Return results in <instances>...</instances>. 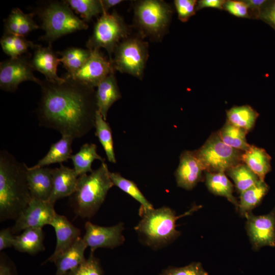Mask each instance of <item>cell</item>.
Instances as JSON below:
<instances>
[{
	"mask_svg": "<svg viewBox=\"0 0 275 275\" xmlns=\"http://www.w3.org/2000/svg\"><path fill=\"white\" fill-rule=\"evenodd\" d=\"M172 9L161 0L139 1L134 6V22L139 35L160 41L168 31Z\"/></svg>",
	"mask_w": 275,
	"mask_h": 275,
	"instance_id": "cell-6",
	"label": "cell"
},
{
	"mask_svg": "<svg viewBox=\"0 0 275 275\" xmlns=\"http://www.w3.org/2000/svg\"><path fill=\"white\" fill-rule=\"evenodd\" d=\"M241 159L262 180L271 171V157L263 148L250 145L243 152Z\"/></svg>",
	"mask_w": 275,
	"mask_h": 275,
	"instance_id": "cell-23",
	"label": "cell"
},
{
	"mask_svg": "<svg viewBox=\"0 0 275 275\" xmlns=\"http://www.w3.org/2000/svg\"><path fill=\"white\" fill-rule=\"evenodd\" d=\"M224 10L238 17L251 18L248 6L244 0L226 1Z\"/></svg>",
	"mask_w": 275,
	"mask_h": 275,
	"instance_id": "cell-40",
	"label": "cell"
},
{
	"mask_svg": "<svg viewBox=\"0 0 275 275\" xmlns=\"http://www.w3.org/2000/svg\"><path fill=\"white\" fill-rule=\"evenodd\" d=\"M259 19L267 23L275 30V0L267 1L260 12Z\"/></svg>",
	"mask_w": 275,
	"mask_h": 275,
	"instance_id": "cell-41",
	"label": "cell"
},
{
	"mask_svg": "<svg viewBox=\"0 0 275 275\" xmlns=\"http://www.w3.org/2000/svg\"><path fill=\"white\" fill-rule=\"evenodd\" d=\"M95 135L98 138L106 155L108 160L112 163L117 162L114 148L112 129L108 123L97 111L95 121Z\"/></svg>",
	"mask_w": 275,
	"mask_h": 275,
	"instance_id": "cell-32",
	"label": "cell"
},
{
	"mask_svg": "<svg viewBox=\"0 0 275 275\" xmlns=\"http://www.w3.org/2000/svg\"><path fill=\"white\" fill-rule=\"evenodd\" d=\"M96 144L86 143L80 147L79 151L72 154L70 158L73 164V169L78 176L91 173L93 162L97 159L101 162H105V159L99 155L97 152Z\"/></svg>",
	"mask_w": 275,
	"mask_h": 275,
	"instance_id": "cell-26",
	"label": "cell"
},
{
	"mask_svg": "<svg viewBox=\"0 0 275 275\" xmlns=\"http://www.w3.org/2000/svg\"><path fill=\"white\" fill-rule=\"evenodd\" d=\"M34 13L41 20V28L45 32L41 39L48 44L64 35L88 28L86 22L75 15L64 1H50Z\"/></svg>",
	"mask_w": 275,
	"mask_h": 275,
	"instance_id": "cell-5",
	"label": "cell"
},
{
	"mask_svg": "<svg viewBox=\"0 0 275 275\" xmlns=\"http://www.w3.org/2000/svg\"><path fill=\"white\" fill-rule=\"evenodd\" d=\"M174 2L178 19L182 22L187 21L196 14L197 1L175 0Z\"/></svg>",
	"mask_w": 275,
	"mask_h": 275,
	"instance_id": "cell-39",
	"label": "cell"
},
{
	"mask_svg": "<svg viewBox=\"0 0 275 275\" xmlns=\"http://www.w3.org/2000/svg\"><path fill=\"white\" fill-rule=\"evenodd\" d=\"M148 43L140 35L129 36L117 46L111 60L114 68L121 73L142 79L149 57Z\"/></svg>",
	"mask_w": 275,
	"mask_h": 275,
	"instance_id": "cell-9",
	"label": "cell"
},
{
	"mask_svg": "<svg viewBox=\"0 0 275 275\" xmlns=\"http://www.w3.org/2000/svg\"><path fill=\"white\" fill-rule=\"evenodd\" d=\"M64 2L79 14L85 22L104 12L101 0H65Z\"/></svg>",
	"mask_w": 275,
	"mask_h": 275,
	"instance_id": "cell-36",
	"label": "cell"
},
{
	"mask_svg": "<svg viewBox=\"0 0 275 275\" xmlns=\"http://www.w3.org/2000/svg\"><path fill=\"white\" fill-rule=\"evenodd\" d=\"M200 208L201 206L195 205L179 216L167 206L150 209L140 208L141 219L134 229L142 243L153 250L161 249L180 236V231L176 229V221L181 217L191 214Z\"/></svg>",
	"mask_w": 275,
	"mask_h": 275,
	"instance_id": "cell-3",
	"label": "cell"
},
{
	"mask_svg": "<svg viewBox=\"0 0 275 275\" xmlns=\"http://www.w3.org/2000/svg\"><path fill=\"white\" fill-rule=\"evenodd\" d=\"M224 0H200L197 1L196 11L205 8H212L219 10L224 9Z\"/></svg>",
	"mask_w": 275,
	"mask_h": 275,
	"instance_id": "cell-44",
	"label": "cell"
},
{
	"mask_svg": "<svg viewBox=\"0 0 275 275\" xmlns=\"http://www.w3.org/2000/svg\"><path fill=\"white\" fill-rule=\"evenodd\" d=\"M50 225L53 227L57 243L53 254L45 261L53 262L60 255L69 249L80 237V230L64 215L56 213Z\"/></svg>",
	"mask_w": 275,
	"mask_h": 275,
	"instance_id": "cell-16",
	"label": "cell"
},
{
	"mask_svg": "<svg viewBox=\"0 0 275 275\" xmlns=\"http://www.w3.org/2000/svg\"><path fill=\"white\" fill-rule=\"evenodd\" d=\"M61 82L41 81L37 114L39 125L62 135L80 138L95 127L98 111L96 91L69 76Z\"/></svg>",
	"mask_w": 275,
	"mask_h": 275,
	"instance_id": "cell-1",
	"label": "cell"
},
{
	"mask_svg": "<svg viewBox=\"0 0 275 275\" xmlns=\"http://www.w3.org/2000/svg\"><path fill=\"white\" fill-rule=\"evenodd\" d=\"M54 205V204L49 200L32 199L15 220V224L11 228L13 234L29 228H42L45 225H50L57 213Z\"/></svg>",
	"mask_w": 275,
	"mask_h": 275,
	"instance_id": "cell-11",
	"label": "cell"
},
{
	"mask_svg": "<svg viewBox=\"0 0 275 275\" xmlns=\"http://www.w3.org/2000/svg\"><path fill=\"white\" fill-rule=\"evenodd\" d=\"M58 54L54 52L51 45L42 47L36 45L34 48V54L31 60L34 71H38L45 76V79L51 82H61L63 77H59L57 73V67L60 63Z\"/></svg>",
	"mask_w": 275,
	"mask_h": 275,
	"instance_id": "cell-17",
	"label": "cell"
},
{
	"mask_svg": "<svg viewBox=\"0 0 275 275\" xmlns=\"http://www.w3.org/2000/svg\"><path fill=\"white\" fill-rule=\"evenodd\" d=\"M269 190V186L261 179L240 193L238 210L241 215L258 206Z\"/></svg>",
	"mask_w": 275,
	"mask_h": 275,
	"instance_id": "cell-28",
	"label": "cell"
},
{
	"mask_svg": "<svg viewBox=\"0 0 275 275\" xmlns=\"http://www.w3.org/2000/svg\"><path fill=\"white\" fill-rule=\"evenodd\" d=\"M87 246L81 237L66 251L54 261L57 267L55 275H65L75 269L86 259L85 252Z\"/></svg>",
	"mask_w": 275,
	"mask_h": 275,
	"instance_id": "cell-21",
	"label": "cell"
},
{
	"mask_svg": "<svg viewBox=\"0 0 275 275\" xmlns=\"http://www.w3.org/2000/svg\"><path fill=\"white\" fill-rule=\"evenodd\" d=\"M43 240L42 228H29L15 236L13 247L19 252L34 255L45 250Z\"/></svg>",
	"mask_w": 275,
	"mask_h": 275,
	"instance_id": "cell-25",
	"label": "cell"
},
{
	"mask_svg": "<svg viewBox=\"0 0 275 275\" xmlns=\"http://www.w3.org/2000/svg\"><path fill=\"white\" fill-rule=\"evenodd\" d=\"M109 176L114 185L116 186L139 202L141 204L140 208L145 209L154 208L133 181L123 177L118 172H110Z\"/></svg>",
	"mask_w": 275,
	"mask_h": 275,
	"instance_id": "cell-35",
	"label": "cell"
},
{
	"mask_svg": "<svg viewBox=\"0 0 275 275\" xmlns=\"http://www.w3.org/2000/svg\"><path fill=\"white\" fill-rule=\"evenodd\" d=\"M103 271L99 260L91 252L88 259L65 275H103Z\"/></svg>",
	"mask_w": 275,
	"mask_h": 275,
	"instance_id": "cell-37",
	"label": "cell"
},
{
	"mask_svg": "<svg viewBox=\"0 0 275 275\" xmlns=\"http://www.w3.org/2000/svg\"><path fill=\"white\" fill-rule=\"evenodd\" d=\"M74 139L68 135H62L61 139L52 144L47 154L33 167H45L53 163L66 162L72 155V144Z\"/></svg>",
	"mask_w": 275,
	"mask_h": 275,
	"instance_id": "cell-24",
	"label": "cell"
},
{
	"mask_svg": "<svg viewBox=\"0 0 275 275\" xmlns=\"http://www.w3.org/2000/svg\"><path fill=\"white\" fill-rule=\"evenodd\" d=\"M250 12L251 19H259L260 12L267 0H244Z\"/></svg>",
	"mask_w": 275,
	"mask_h": 275,
	"instance_id": "cell-42",
	"label": "cell"
},
{
	"mask_svg": "<svg viewBox=\"0 0 275 275\" xmlns=\"http://www.w3.org/2000/svg\"><path fill=\"white\" fill-rule=\"evenodd\" d=\"M0 43L4 52L11 58L21 56L28 52L29 48L34 49L36 46L24 36L7 33H4Z\"/></svg>",
	"mask_w": 275,
	"mask_h": 275,
	"instance_id": "cell-31",
	"label": "cell"
},
{
	"mask_svg": "<svg viewBox=\"0 0 275 275\" xmlns=\"http://www.w3.org/2000/svg\"><path fill=\"white\" fill-rule=\"evenodd\" d=\"M121 97L114 73L110 74L98 85L96 91L98 111L105 120L106 121L107 113L110 107Z\"/></svg>",
	"mask_w": 275,
	"mask_h": 275,
	"instance_id": "cell-20",
	"label": "cell"
},
{
	"mask_svg": "<svg viewBox=\"0 0 275 275\" xmlns=\"http://www.w3.org/2000/svg\"><path fill=\"white\" fill-rule=\"evenodd\" d=\"M123 2L122 0H101L103 13L107 12L111 8Z\"/></svg>",
	"mask_w": 275,
	"mask_h": 275,
	"instance_id": "cell-46",
	"label": "cell"
},
{
	"mask_svg": "<svg viewBox=\"0 0 275 275\" xmlns=\"http://www.w3.org/2000/svg\"><path fill=\"white\" fill-rule=\"evenodd\" d=\"M227 122L249 132L254 127L258 113L249 105L234 106L226 111Z\"/></svg>",
	"mask_w": 275,
	"mask_h": 275,
	"instance_id": "cell-29",
	"label": "cell"
},
{
	"mask_svg": "<svg viewBox=\"0 0 275 275\" xmlns=\"http://www.w3.org/2000/svg\"><path fill=\"white\" fill-rule=\"evenodd\" d=\"M34 12L24 13L19 8H14L4 20V33L24 36L38 29L39 26L34 20Z\"/></svg>",
	"mask_w": 275,
	"mask_h": 275,
	"instance_id": "cell-22",
	"label": "cell"
},
{
	"mask_svg": "<svg viewBox=\"0 0 275 275\" xmlns=\"http://www.w3.org/2000/svg\"><path fill=\"white\" fill-rule=\"evenodd\" d=\"M203 171L194 151H183L175 172L177 186L186 190L192 189L202 180Z\"/></svg>",
	"mask_w": 275,
	"mask_h": 275,
	"instance_id": "cell-15",
	"label": "cell"
},
{
	"mask_svg": "<svg viewBox=\"0 0 275 275\" xmlns=\"http://www.w3.org/2000/svg\"><path fill=\"white\" fill-rule=\"evenodd\" d=\"M0 275H15L14 269L10 264L4 260L2 256L1 257Z\"/></svg>",
	"mask_w": 275,
	"mask_h": 275,
	"instance_id": "cell-45",
	"label": "cell"
},
{
	"mask_svg": "<svg viewBox=\"0 0 275 275\" xmlns=\"http://www.w3.org/2000/svg\"><path fill=\"white\" fill-rule=\"evenodd\" d=\"M246 230L253 249L258 250L264 246H275V206L268 214L255 215L246 212Z\"/></svg>",
	"mask_w": 275,
	"mask_h": 275,
	"instance_id": "cell-12",
	"label": "cell"
},
{
	"mask_svg": "<svg viewBox=\"0 0 275 275\" xmlns=\"http://www.w3.org/2000/svg\"><path fill=\"white\" fill-rule=\"evenodd\" d=\"M233 180L239 193H241L260 180L259 177L244 162H242L226 171Z\"/></svg>",
	"mask_w": 275,
	"mask_h": 275,
	"instance_id": "cell-34",
	"label": "cell"
},
{
	"mask_svg": "<svg viewBox=\"0 0 275 275\" xmlns=\"http://www.w3.org/2000/svg\"><path fill=\"white\" fill-rule=\"evenodd\" d=\"M52 188L49 201L53 204L61 198L72 196L74 193L78 176L74 169L60 164L52 169Z\"/></svg>",
	"mask_w": 275,
	"mask_h": 275,
	"instance_id": "cell-19",
	"label": "cell"
},
{
	"mask_svg": "<svg viewBox=\"0 0 275 275\" xmlns=\"http://www.w3.org/2000/svg\"><path fill=\"white\" fill-rule=\"evenodd\" d=\"M34 69L28 56L4 60L0 63V87L3 91L14 92L23 81H32L39 85L41 80L33 73Z\"/></svg>",
	"mask_w": 275,
	"mask_h": 275,
	"instance_id": "cell-10",
	"label": "cell"
},
{
	"mask_svg": "<svg viewBox=\"0 0 275 275\" xmlns=\"http://www.w3.org/2000/svg\"><path fill=\"white\" fill-rule=\"evenodd\" d=\"M26 167L6 150L0 152V220L19 216L32 199Z\"/></svg>",
	"mask_w": 275,
	"mask_h": 275,
	"instance_id": "cell-2",
	"label": "cell"
},
{
	"mask_svg": "<svg viewBox=\"0 0 275 275\" xmlns=\"http://www.w3.org/2000/svg\"><path fill=\"white\" fill-rule=\"evenodd\" d=\"M91 50L90 56L73 78L95 88L110 74L115 73L112 61L107 59L99 49Z\"/></svg>",
	"mask_w": 275,
	"mask_h": 275,
	"instance_id": "cell-14",
	"label": "cell"
},
{
	"mask_svg": "<svg viewBox=\"0 0 275 275\" xmlns=\"http://www.w3.org/2000/svg\"><path fill=\"white\" fill-rule=\"evenodd\" d=\"M57 53L61 56L60 62L67 70V74L73 77L83 66L90 56L91 50L71 47Z\"/></svg>",
	"mask_w": 275,
	"mask_h": 275,
	"instance_id": "cell-30",
	"label": "cell"
},
{
	"mask_svg": "<svg viewBox=\"0 0 275 275\" xmlns=\"http://www.w3.org/2000/svg\"><path fill=\"white\" fill-rule=\"evenodd\" d=\"M194 152L204 171L218 173L225 172L242 162L243 152L225 144L216 132Z\"/></svg>",
	"mask_w": 275,
	"mask_h": 275,
	"instance_id": "cell-8",
	"label": "cell"
},
{
	"mask_svg": "<svg viewBox=\"0 0 275 275\" xmlns=\"http://www.w3.org/2000/svg\"><path fill=\"white\" fill-rule=\"evenodd\" d=\"M217 133L225 144L234 149L244 152L251 145L246 139V134L248 132L227 121Z\"/></svg>",
	"mask_w": 275,
	"mask_h": 275,
	"instance_id": "cell-33",
	"label": "cell"
},
{
	"mask_svg": "<svg viewBox=\"0 0 275 275\" xmlns=\"http://www.w3.org/2000/svg\"><path fill=\"white\" fill-rule=\"evenodd\" d=\"M15 238L10 228L3 229L0 231V251L13 246V242Z\"/></svg>",
	"mask_w": 275,
	"mask_h": 275,
	"instance_id": "cell-43",
	"label": "cell"
},
{
	"mask_svg": "<svg viewBox=\"0 0 275 275\" xmlns=\"http://www.w3.org/2000/svg\"><path fill=\"white\" fill-rule=\"evenodd\" d=\"M159 275H208V273L200 262H193L181 267L169 266L163 269Z\"/></svg>",
	"mask_w": 275,
	"mask_h": 275,
	"instance_id": "cell-38",
	"label": "cell"
},
{
	"mask_svg": "<svg viewBox=\"0 0 275 275\" xmlns=\"http://www.w3.org/2000/svg\"><path fill=\"white\" fill-rule=\"evenodd\" d=\"M107 164L100 166L90 174L78 178L76 189L72 196L74 212L82 218H91L99 209L108 190L114 186Z\"/></svg>",
	"mask_w": 275,
	"mask_h": 275,
	"instance_id": "cell-4",
	"label": "cell"
},
{
	"mask_svg": "<svg viewBox=\"0 0 275 275\" xmlns=\"http://www.w3.org/2000/svg\"><path fill=\"white\" fill-rule=\"evenodd\" d=\"M130 27L115 10L103 13L94 25L93 32L86 42L88 49L104 48L109 60L118 45L130 34Z\"/></svg>",
	"mask_w": 275,
	"mask_h": 275,
	"instance_id": "cell-7",
	"label": "cell"
},
{
	"mask_svg": "<svg viewBox=\"0 0 275 275\" xmlns=\"http://www.w3.org/2000/svg\"><path fill=\"white\" fill-rule=\"evenodd\" d=\"M86 233L82 239L91 252L98 248L114 249L125 241L122 233L124 224L120 222L110 227H103L87 222L85 226Z\"/></svg>",
	"mask_w": 275,
	"mask_h": 275,
	"instance_id": "cell-13",
	"label": "cell"
},
{
	"mask_svg": "<svg viewBox=\"0 0 275 275\" xmlns=\"http://www.w3.org/2000/svg\"><path fill=\"white\" fill-rule=\"evenodd\" d=\"M52 169L26 167V178L32 199L48 200L52 188Z\"/></svg>",
	"mask_w": 275,
	"mask_h": 275,
	"instance_id": "cell-18",
	"label": "cell"
},
{
	"mask_svg": "<svg viewBox=\"0 0 275 275\" xmlns=\"http://www.w3.org/2000/svg\"><path fill=\"white\" fill-rule=\"evenodd\" d=\"M205 183L211 193L226 198L235 205L238 210L239 203L233 195V185L227 177L225 172H206Z\"/></svg>",
	"mask_w": 275,
	"mask_h": 275,
	"instance_id": "cell-27",
	"label": "cell"
}]
</instances>
